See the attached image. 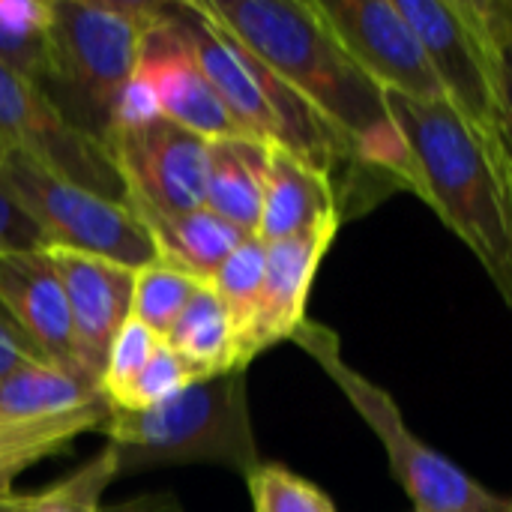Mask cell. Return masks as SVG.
I'll return each mask as SVG.
<instances>
[{
    "instance_id": "cell-1",
    "label": "cell",
    "mask_w": 512,
    "mask_h": 512,
    "mask_svg": "<svg viewBox=\"0 0 512 512\" xmlns=\"http://www.w3.org/2000/svg\"><path fill=\"white\" fill-rule=\"evenodd\" d=\"M198 6L294 87L351 144L363 168L405 189L408 150L387 90L348 54L318 0H198Z\"/></svg>"
},
{
    "instance_id": "cell-2",
    "label": "cell",
    "mask_w": 512,
    "mask_h": 512,
    "mask_svg": "<svg viewBox=\"0 0 512 512\" xmlns=\"http://www.w3.org/2000/svg\"><path fill=\"white\" fill-rule=\"evenodd\" d=\"M387 102L408 150L405 189L474 252L512 309V150L480 141L447 99Z\"/></svg>"
},
{
    "instance_id": "cell-3",
    "label": "cell",
    "mask_w": 512,
    "mask_h": 512,
    "mask_svg": "<svg viewBox=\"0 0 512 512\" xmlns=\"http://www.w3.org/2000/svg\"><path fill=\"white\" fill-rule=\"evenodd\" d=\"M168 12L225 108L252 138L288 150L330 180L339 165H360L351 144L294 87L213 21L198 0L168 3Z\"/></svg>"
},
{
    "instance_id": "cell-4",
    "label": "cell",
    "mask_w": 512,
    "mask_h": 512,
    "mask_svg": "<svg viewBox=\"0 0 512 512\" xmlns=\"http://www.w3.org/2000/svg\"><path fill=\"white\" fill-rule=\"evenodd\" d=\"M120 477L171 465H222L243 480L261 465L246 372L198 381L144 411H111L102 426Z\"/></svg>"
},
{
    "instance_id": "cell-5",
    "label": "cell",
    "mask_w": 512,
    "mask_h": 512,
    "mask_svg": "<svg viewBox=\"0 0 512 512\" xmlns=\"http://www.w3.org/2000/svg\"><path fill=\"white\" fill-rule=\"evenodd\" d=\"M159 3L144 0H51V66L45 93L72 126L105 141L141 42Z\"/></svg>"
},
{
    "instance_id": "cell-6",
    "label": "cell",
    "mask_w": 512,
    "mask_h": 512,
    "mask_svg": "<svg viewBox=\"0 0 512 512\" xmlns=\"http://www.w3.org/2000/svg\"><path fill=\"white\" fill-rule=\"evenodd\" d=\"M303 348L339 387V393L354 405V411L366 420V426L378 435L387 450V462L393 480L414 501V510L423 512H512V498H501L483 489L474 477L456 468L447 456L426 447L402 420L396 399L360 375L342 357V342L336 330L321 321L306 318L303 327L291 339Z\"/></svg>"
},
{
    "instance_id": "cell-7",
    "label": "cell",
    "mask_w": 512,
    "mask_h": 512,
    "mask_svg": "<svg viewBox=\"0 0 512 512\" xmlns=\"http://www.w3.org/2000/svg\"><path fill=\"white\" fill-rule=\"evenodd\" d=\"M0 186L36 222L45 249L99 255L132 270L159 258L150 231L126 201L96 195L24 153L6 150L0 159Z\"/></svg>"
},
{
    "instance_id": "cell-8",
    "label": "cell",
    "mask_w": 512,
    "mask_h": 512,
    "mask_svg": "<svg viewBox=\"0 0 512 512\" xmlns=\"http://www.w3.org/2000/svg\"><path fill=\"white\" fill-rule=\"evenodd\" d=\"M396 6L417 33L453 111L489 147L512 150L477 0H396Z\"/></svg>"
},
{
    "instance_id": "cell-9",
    "label": "cell",
    "mask_w": 512,
    "mask_h": 512,
    "mask_svg": "<svg viewBox=\"0 0 512 512\" xmlns=\"http://www.w3.org/2000/svg\"><path fill=\"white\" fill-rule=\"evenodd\" d=\"M0 141L96 195L126 201L105 144L72 126L39 84L6 66H0Z\"/></svg>"
},
{
    "instance_id": "cell-10",
    "label": "cell",
    "mask_w": 512,
    "mask_h": 512,
    "mask_svg": "<svg viewBox=\"0 0 512 512\" xmlns=\"http://www.w3.org/2000/svg\"><path fill=\"white\" fill-rule=\"evenodd\" d=\"M102 144L126 186L129 207L189 213L207 204V138L156 117L144 126L114 129Z\"/></svg>"
},
{
    "instance_id": "cell-11",
    "label": "cell",
    "mask_w": 512,
    "mask_h": 512,
    "mask_svg": "<svg viewBox=\"0 0 512 512\" xmlns=\"http://www.w3.org/2000/svg\"><path fill=\"white\" fill-rule=\"evenodd\" d=\"M348 54L387 93L432 102L444 87L396 0H318Z\"/></svg>"
},
{
    "instance_id": "cell-12",
    "label": "cell",
    "mask_w": 512,
    "mask_h": 512,
    "mask_svg": "<svg viewBox=\"0 0 512 512\" xmlns=\"http://www.w3.org/2000/svg\"><path fill=\"white\" fill-rule=\"evenodd\" d=\"M135 75L153 90L162 117L180 123L183 129L207 141L252 138L201 72L195 54L171 21L168 3H159V12L144 33Z\"/></svg>"
},
{
    "instance_id": "cell-13",
    "label": "cell",
    "mask_w": 512,
    "mask_h": 512,
    "mask_svg": "<svg viewBox=\"0 0 512 512\" xmlns=\"http://www.w3.org/2000/svg\"><path fill=\"white\" fill-rule=\"evenodd\" d=\"M0 303L51 366L99 387L84 363L66 288L45 249L0 255Z\"/></svg>"
},
{
    "instance_id": "cell-14",
    "label": "cell",
    "mask_w": 512,
    "mask_h": 512,
    "mask_svg": "<svg viewBox=\"0 0 512 512\" xmlns=\"http://www.w3.org/2000/svg\"><path fill=\"white\" fill-rule=\"evenodd\" d=\"M342 222L345 213H333L318 225H312L309 231L267 246V273H264L261 300L246 336L240 339V354H237V366L243 372L258 354H264L279 342H291L294 333L303 327L306 300L315 273L327 249L333 246Z\"/></svg>"
},
{
    "instance_id": "cell-15",
    "label": "cell",
    "mask_w": 512,
    "mask_h": 512,
    "mask_svg": "<svg viewBox=\"0 0 512 512\" xmlns=\"http://www.w3.org/2000/svg\"><path fill=\"white\" fill-rule=\"evenodd\" d=\"M72 306L75 330L81 339L84 363L96 381H102V366L108 348L120 327L132 318V288L135 270L117 261L84 255L72 249H45Z\"/></svg>"
},
{
    "instance_id": "cell-16",
    "label": "cell",
    "mask_w": 512,
    "mask_h": 512,
    "mask_svg": "<svg viewBox=\"0 0 512 512\" xmlns=\"http://www.w3.org/2000/svg\"><path fill=\"white\" fill-rule=\"evenodd\" d=\"M333 213H345L336 183L294 159L288 150L267 144V183L258 240L270 246L297 237Z\"/></svg>"
},
{
    "instance_id": "cell-17",
    "label": "cell",
    "mask_w": 512,
    "mask_h": 512,
    "mask_svg": "<svg viewBox=\"0 0 512 512\" xmlns=\"http://www.w3.org/2000/svg\"><path fill=\"white\" fill-rule=\"evenodd\" d=\"M132 210L150 231L159 261L180 267L201 282H210L213 273L228 261V255L246 240L240 228L216 216L210 207H198L189 213H156L144 207Z\"/></svg>"
},
{
    "instance_id": "cell-18",
    "label": "cell",
    "mask_w": 512,
    "mask_h": 512,
    "mask_svg": "<svg viewBox=\"0 0 512 512\" xmlns=\"http://www.w3.org/2000/svg\"><path fill=\"white\" fill-rule=\"evenodd\" d=\"M267 183V144L258 138L210 141L207 165V204L216 216L258 237Z\"/></svg>"
},
{
    "instance_id": "cell-19",
    "label": "cell",
    "mask_w": 512,
    "mask_h": 512,
    "mask_svg": "<svg viewBox=\"0 0 512 512\" xmlns=\"http://www.w3.org/2000/svg\"><path fill=\"white\" fill-rule=\"evenodd\" d=\"M111 405L105 393L51 363H27L0 381V414L12 420H51Z\"/></svg>"
},
{
    "instance_id": "cell-20",
    "label": "cell",
    "mask_w": 512,
    "mask_h": 512,
    "mask_svg": "<svg viewBox=\"0 0 512 512\" xmlns=\"http://www.w3.org/2000/svg\"><path fill=\"white\" fill-rule=\"evenodd\" d=\"M111 411V405H99L51 420H12L0 414V501L12 498V480L21 471L48 456H57L75 438L102 429Z\"/></svg>"
},
{
    "instance_id": "cell-21",
    "label": "cell",
    "mask_w": 512,
    "mask_h": 512,
    "mask_svg": "<svg viewBox=\"0 0 512 512\" xmlns=\"http://www.w3.org/2000/svg\"><path fill=\"white\" fill-rule=\"evenodd\" d=\"M198 375V381L228 375V372H243L237 369V330L234 321L219 300V294L204 282L198 294L189 300L183 309L180 321L165 339Z\"/></svg>"
},
{
    "instance_id": "cell-22",
    "label": "cell",
    "mask_w": 512,
    "mask_h": 512,
    "mask_svg": "<svg viewBox=\"0 0 512 512\" xmlns=\"http://www.w3.org/2000/svg\"><path fill=\"white\" fill-rule=\"evenodd\" d=\"M0 66L45 90L51 66V0H0Z\"/></svg>"
},
{
    "instance_id": "cell-23",
    "label": "cell",
    "mask_w": 512,
    "mask_h": 512,
    "mask_svg": "<svg viewBox=\"0 0 512 512\" xmlns=\"http://www.w3.org/2000/svg\"><path fill=\"white\" fill-rule=\"evenodd\" d=\"M204 282L192 273L171 267L165 261H150L147 267L135 270L132 288V318L147 324L156 336L168 339L174 324L180 321L189 300L198 294Z\"/></svg>"
},
{
    "instance_id": "cell-24",
    "label": "cell",
    "mask_w": 512,
    "mask_h": 512,
    "mask_svg": "<svg viewBox=\"0 0 512 512\" xmlns=\"http://www.w3.org/2000/svg\"><path fill=\"white\" fill-rule=\"evenodd\" d=\"M264 273H267V243H261L258 237H246L210 279V288L219 294V300L225 303L234 321L237 354H240V339L246 336L255 318L261 288H264Z\"/></svg>"
},
{
    "instance_id": "cell-25",
    "label": "cell",
    "mask_w": 512,
    "mask_h": 512,
    "mask_svg": "<svg viewBox=\"0 0 512 512\" xmlns=\"http://www.w3.org/2000/svg\"><path fill=\"white\" fill-rule=\"evenodd\" d=\"M117 477H120L117 453L105 447L96 459L81 465L57 486L39 495H27L24 512H102V495Z\"/></svg>"
},
{
    "instance_id": "cell-26",
    "label": "cell",
    "mask_w": 512,
    "mask_h": 512,
    "mask_svg": "<svg viewBox=\"0 0 512 512\" xmlns=\"http://www.w3.org/2000/svg\"><path fill=\"white\" fill-rule=\"evenodd\" d=\"M246 489L255 512H336L327 492L285 465L261 462L246 477Z\"/></svg>"
},
{
    "instance_id": "cell-27",
    "label": "cell",
    "mask_w": 512,
    "mask_h": 512,
    "mask_svg": "<svg viewBox=\"0 0 512 512\" xmlns=\"http://www.w3.org/2000/svg\"><path fill=\"white\" fill-rule=\"evenodd\" d=\"M159 342H162V336H156L147 324H141L135 318H129L120 327V333L114 336V342L108 348V357L102 366V381H99L111 408L123 405L129 387L135 384V378L141 375V369L147 366V360L153 357Z\"/></svg>"
},
{
    "instance_id": "cell-28",
    "label": "cell",
    "mask_w": 512,
    "mask_h": 512,
    "mask_svg": "<svg viewBox=\"0 0 512 512\" xmlns=\"http://www.w3.org/2000/svg\"><path fill=\"white\" fill-rule=\"evenodd\" d=\"M198 384V375L189 369V363L162 339L153 351V357L147 360V366L141 369V375L135 378V384L129 387L123 405L117 411H144V408H156L168 399H174L177 393H183L186 387Z\"/></svg>"
},
{
    "instance_id": "cell-29",
    "label": "cell",
    "mask_w": 512,
    "mask_h": 512,
    "mask_svg": "<svg viewBox=\"0 0 512 512\" xmlns=\"http://www.w3.org/2000/svg\"><path fill=\"white\" fill-rule=\"evenodd\" d=\"M477 15L489 48L504 135L512 147V0H477Z\"/></svg>"
},
{
    "instance_id": "cell-30",
    "label": "cell",
    "mask_w": 512,
    "mask_h": 512,
    "mask_svg": "<svg viewBox=\"0 0 512 512\" xmlns=\"http://www.w3.org/2000/svg\"><path fill=\"white\" fill-rule=\"evenodd\" d=\"M24 249H45L42 231L24 213V207H18V201L0 186V255Z\"/></svg>"
},
{
    "instance_id": "cell-31",
    "label": "cell",
    "mask_w": 512,
    "mask_h": 512,
    "mask_svg": "<svg viewBox=\"0 0 512 512\" xmlns=\"http://www.w3.org/2000/svg\"><path fill=\"white\" fill-rule=\"evenodd\" d=\"M27 363H48L0 303V381Z\"/></svg>"
},
{
    "instance_id": "cell-32",
    "label": "cell",
    "mask_w": 512,
    "mask_h": 512,
    "mask_svg": "<svg viewBox=\"0 0 512 512\" xmlns=\"http://www.w3.org/2000/svg\"><path fill=\"white\" fill-rule=\"evenodd\" d=\"M24 504H27V495H12L6 501H0V512H24Z\"/></svg>"
},
{
    "instance_id": "cell-33",
    "label": "cell",
    "mask_w": 512,
    "mask_h": 512,
    "mask_svg": "<svg viewBox=\"0 0 512 512\" xmlns=\"http://www.w3.org/2000/svg\"><path fill=\"white\" fill-rule=\"evenodd\" d=\"M3 156H6V144L0 141V159H3Z\"/></svg>"
},
{
    "instance_id": "cell-34",
    "label": "cell",
    "mask_w": 512,
    "mask_h": 512,
    "mask_svg": "<svg viewBox=\"0 0 512 512\" xmlns=\"http://www.w3.org/2000/svg\"><path fill=\"white\" fill-rule=\"evenodd\" d=\"M414 512H423V510H414Z\"/></svg>"
},
{
    "instance_id": "cell-35",
    "label": "cell",
    "mask_w": 512,
    "mask_h": 512,
    "mask_svg": "<svg viewBox=\"0 0 512 512\" xmlns=\"http://www.w3.org/2000/svg\"><path fill=\"white\" fill-rule=\"evenodd\" d=\"M24 507H27V504H24Z\"/></svg>"
}]
</instances>
